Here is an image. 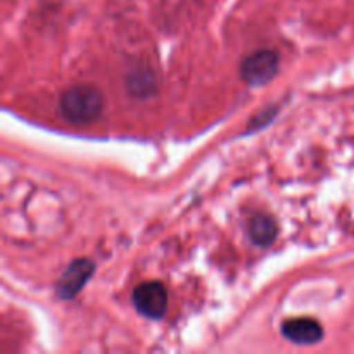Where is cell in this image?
I'll use <instances>...</instances> for the list:
<instances>
[{
    "label": "cell",
    "mask_w": 354,
    "mask_h": 354,
    "mask_svg": "<svg viewBox=\"0 0 354 354\" xmlns=\"http://www.w3.org/2000/svg\"><path fill=\"white\" fill-rule=\"evenodd\" d=\"M279 52L273 48H261V50L252 52L242 61L241 76L245 83L252 86L266 85L279 73Z\"/></svg>",
    "instance_id": "2"
},
{
    "label": "cell",
    "mask_w": 354,
    "mask_h": 354,
    "mask_svg": "<svg viewBox=\"0 0 354 354\" xmlns=\"http://www.w3.org/2000/svg\"><path fill=\"white\" fill-rule=\"evenodd\" d=\"M59 107L64 120L69 123L90 124L102 116L106 100L95 86L76 85L62 93Z\"/></svg>",
    "instance_id": "1"
},
{
    "label": "cell",
    "mask_w": 354,
    "mask_h": 354,
    "mask_svg": "<svg viewBox=\"0 0 354 354\" xmlns=\"http://www.w3.org/2000/svg\"><path fill=\"white\" fill-rule=\"evenodd\" d=\"M93 272H95V265L93 261L86 258L75 259L71 265L66 268L62 277L59 279L57 287H55V294L59 299L69 301L85 287V283L92 279Z\"/></svg>",
    "instance_id": "4"
},
{
    "label": "cell",
    "mask_w": 354,
    "mask_h": 354,
    "mask_svg": "<svg viewBox=\"0 0 354 354\" xmlns=\"http://www.w3.org/2000/svg\"><path fill=\"white\" fill-rule=\"evenodd\" d=\"M249 237L256 245H270L277 239V223L268 214H254L249 221Z\"/></svg>",
    "instance_id": "6"
},
{
    "label": "cell",
    "mask_w": 354,
    "mask_h": 354,
    "mask_svg": "<svg viewBox=\"0 0 354 354\" xmlns=\"http://www.w3.org/2000/svg\"><path fill=\"white\" fill-rule=\"evenodd\" d=\"M133 306L142 317L159 320L168 310V292L161 282H144L131 294Z\"/></svg>",
    "instance_id": "3"
},
{
    "label": "cell",
    "mask_w": 354,
    "mask_h": 354,
    "mask_svg": "<svg viewBox=\"0 0 354 354\" xmlns=\"http://www.w3.org/2000/svg\"><path fill=\"white\" fill-rule=\"evenodd\" d=\"M282 335L294 344H317L324 339V327L313 318H292L283 322Z\"/></svg>",
    "instance_id": "5"
},
{
    "label": "cell",
    "mask_w": 354,
    "mask_h": 354,
    "mask_svg": "<svg viewBox=\"0 0 354 354\" xmlns=\"http://www.w3.org/2000/svg\"><path fill=\"white\" fill-rule=\"evenodd\" d=\"M128 90L135 97H147L154 90V76L151 71L137 69L133 75L128 76Z\"/></svg>",
    "instance_id": "7"
}]
</instances>
